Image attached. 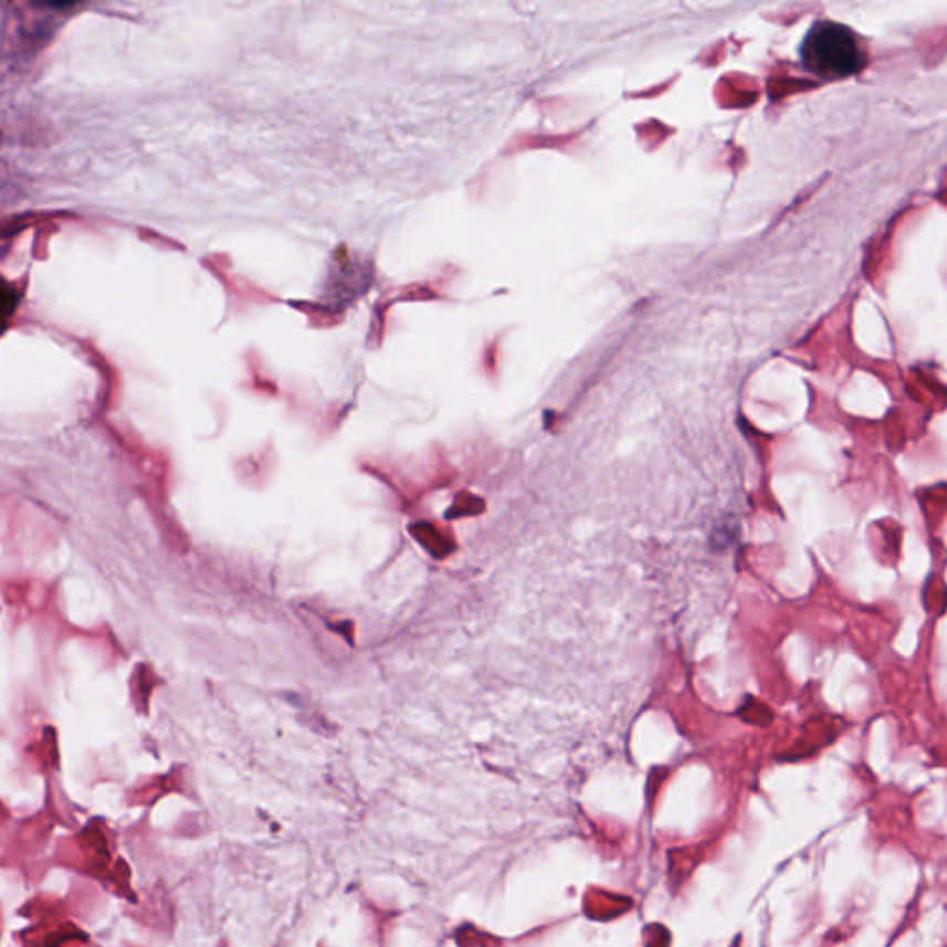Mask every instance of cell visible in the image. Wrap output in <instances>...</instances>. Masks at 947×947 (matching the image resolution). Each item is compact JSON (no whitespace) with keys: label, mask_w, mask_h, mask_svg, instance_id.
I'll list each match as a JSON object with an SVG mask.
<instances>
[{"label":"cell","mask_w":947,"mask_h":947,"mask_svg":"<svg viewBox=\"0 0 947 947\" xmlns=\"http://www.w3.org/2000/svg\"><path fill=\"white\" fill-rule=\"evenodd\" d=\"M801 57L812 73L822 78H845L861 73L866 54L853 32L844 24L822 21L809 30Z\"/></svg>","instance_id":"obj_1"}]
</instances>
